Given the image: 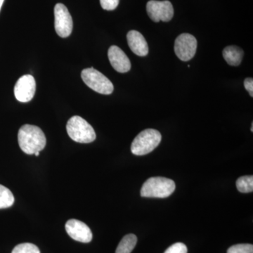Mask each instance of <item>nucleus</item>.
Listing matches in <instances>:
<instances>
[{
  "label": "nucleus",
  "mask_w": 253,
  "mask_h": 253,
  "mask_svg": "<svg viewBox=\"0 0 253 253\" xmlns=\"http://www.w3.org/2000/svg\"><path fill=\"white\" fill-rule=\"evenodd\" d=\"M137 243V238L134 234H128L123 238L118 245L116 253H131Z\"/></svg>",
  "instance_id": "4468645a"
},
{
  "label": "nucleus",
  "mask_w": 253,
  "mask_h": 253,
  "mask_svg": "<svg viewBox=\"0 0 253 253\" xmlns=\"http://www.w3.org/2000/svg\"><path fill=\"white\" fill-rule=\"evenodd\" d=\"M244 86L249 91L250 96L253 97V80L252 78H247L244 81Z\"/></svg>",
  "instance_id": "412c9836"
},
{
  "label": "nucleus",
  "mask_w": 253,
  "mask_h": 253,
  "mask_svg": "<svg viewBox=\"0 0 253 253\" xmlns=\"http://www.w3.org/2000/svg\"><path fill=\"white\" fill-rule=\"evenodd\" d=\"M188 250L186 245L182 243H176L168 248L164 253H187Z\"/></svg>",
  "instance_id": "6ab92c4d"
},
{
  "label": "nucleus",
  "mask_w": 253,
  "mask_h": 253,
  "mask_svg": "<svg viewBox=\"0 0 253 253\" xmlns=\"http://www.w3.org/2000/svg\"><path fill=\"white\" fill-rule=\"evenodd\" d=\"M146 11L149 18L154 22H168L174 16V9L169 1L151 0L146 5Z\"/></svg>",
  "instance_id": "423d86ee"
},
{
  "label": "nucleus",
  "mask_w": 253,
  "mask_h": 253,
  "mask_svg": "<svg viewBox=\"0 0 253 253\" xmlns=\"http://www.w3.org/2000/svg\"><path fill=\"white\" fill-rule=\"evenodd\" d=\"M66 129L70 137L76 142L88 144L96 139V133L92 126L80 116L70 118Z\"/></svg>",
  "instance_id": "7ed1b4c3"
},
{
  "label": "nucleus",
  "mask_w": 253,
  "mask_h": 253,
  "mask_svg": "<svg viewBox=\"0 0 253 253\" xmlns=\"http://www.w3.org/2000/svg\"><path fill=\"white\" fill-rule=\"evenodd\" d=\"M35 155H36V156H38L40 155V152H36Z\"/></svg>",
  "instance_id": "5701e85b"
},
{
  "label": "nucleus",
  "mask_w": 253,
  "mask_h": 253,
  "mask_svg": "<svg viewBox=\"0 0 253 253\" xmlns=\"http://www.w3.org/2000/svg\"><path fill=\"white\" fill-rule=\"evenodd\" d=\"M128 45L132 52L139 56H146L149 54V46L144 37L139 32L130 31L126 35Z\"/></svg>",
  "instance_id": "f8f14e48"
},
{
  "label": "nucleus",
  "mask_w": 253,
  "mask_h": 253,
  "mask_svg": "<svg viewBox=\"0 0 253 253\" xmlns=\"http://www.w3.org/2000/svg\"><path fill=\"white\" fill-rule=\"evenodd\" d=\"M81 77L86 85L101 94H112L114 86L109 78L94 68H85L82 71Z\"/></svg>",
  "instance_id": "39448f33"
},
{
  "label": "nucleus",
  "mask_w": 253,
  "mask_h": 253,
  "mask_svg": "<svg viewBox=\"0 0 253 253\" xmlns=\"http://www.w3.org/2000/svg\"><path fill=\"white\" fill-rule=\"evenodd\" d=\"M66 231L69 236L78 242L89 243L92 240V233L89 226L78 219H70L66 224Z\"/></svg>",
  "instance_id": "9d476101"
},
{
  "label": "nucleus",
  "mask_w": 253,
  "mask_h": 253,
  "mask_svg": "<svg viewBox=\"0 0 253 253\" xmlns=\"http://www.w3.org/2000/svg\"><path fill=\"white\" fill-rule=\"evenodd\" d=\"M54 26L56 33L61 38L71 36L73 31V19L69 11L64 4H56L54 7Z\"/></svg>",
  "instance_id": "0eeeda50"
},
{
  "label": "nucleus",
  "mask_w": 253,
  "mask_h": 253,
  "mask_svg": "<svg viewBox=\"0 0 253 253\" xmlns=\"http://www.w3.org/2000/svg\"><path fill=\"white\" fill-rule=\"evenodd\" d=\"M196 38L189 33H182L176 38L174 51L176 56L183 61H188L194 57L197 49Z\"/></svg>",
  "instance_id": "6e6552de"
},
{
  "label": "nucleus",
  "mask_w": 253,
  "mask_h": 253,
  "mask_svg": "<svg viewBox=\"0 0 253 253\" xmlns=\"http://www.w3.org/2000/svg\"><path fill=\"white\" fill-rule=\"evenodd\" d=\"M227 253H253V246L249 244L234 245L227 250Z\"/></svg>",
  "instance_id": "a211bd4d"
},
{
  "label": "nucleus",
  "mask_w": 253,
  "mask_h": 253,
  "mask_svg": "<svg viewBox=\"0 0 253 253\" xmlns=\"http://www.w3.org/2000/svg\"><path fill=\"white\" fill-rule=\"evenodd\" d=\"M120 0H100L101 7L107 11L116 9L119 4Z\"/></svg>",
  "instance_id": "aec40b11"
},
{
  "label": "nucleus",
  "mask_w": 253,
  "mask_h": 253,
  "mask_svg": "<svg viewBox=\"0 0 253 253\" xmlns=\"http://www.w3.org/2000/svg\"><path fill=\"white\" fill-rule=\"evenodd\" d=\"M4 0H0V9H1V6H2L3 2H4Z\"/></svg>",
  "instance_id": "4be33fe9"
},
{
  "label": "nucleus",
  "mask_w": 253,
  "mask_h": 253,
  "mask_svg": "<svg viewBox=\"0 0 253 253\" xmlns=\"http://www.w3.org/2000/svg\"><path fill=\"white\" fill-rule=\"evenodd\" d=\"M175 188V183L172 179L156 176L149 178L145 181L141 187L140 194L145 198L164 199L172 195Z\"/></svg>",
  "instance_id": "f03ea898"
},
{
  "label": "nucleus",
  "mask_w": 253,
  "mask_h": 253,
  "mask_svg": "<svg viewBox=\"0 0 253 253\" xmlns=\"http://www.w3.org/2000/svg\"><path fill=\"white\" fill-rule=\"evenodd\" d=\"M236 187L240 192L247 194L253 191V176H241L236 181Z\"/></svg>",
  "instance_id": "dca6fc26"
},
{
  "label": "nucleus",
  "mask_w": 253,
  "mask_h": 253,
  "mask_svg": "<svg viewBox=\"0 0 253 253\" xmlns=\"http://www.w3.org/2000/svg\"><path fill=\"white\" fill-rule=\"evenodd\" d=\"M11 253H41V251L36 245L25 243L16 246Z\"/></svg>",
  "instance_id": "f3484780"
},
{
  "label": "nucleus",
  "mask_w": 253,
  "mask_h": 253,
  "mask_svg": "<svg viewBox=\"0 0 253 253\" xmlns=\"http://www.w3.org/2000/svg\"><path fill=\"white\" fill-rule=\"evenodd\" d=\"M36 91V83L31 75H25L18 80L14 86V95L20 102H28L33 99Z\"/></svg>",
  "instance_id": "1a4fd4ad"
},
{
  "label": "nucleus",
  "mask_w": 253,
  "mask_h": 253,
  "mask_svg": "<svg viewBox=\"0 0 253 253\" xmlns=\"http://www.w3.org/2000/svg\"><path fill=\"white\" fill-rule=\"evenodd\" d=\"M222 54L228 64L231 66H238L242 61L244 52L239 46H228L223 50Z\"/></svg>",
  "instance_id": "ddd939ff"
},
{
  "label": "nucleus",
  "mask_w": 253,
  "mask_h": 253,
  "mask_svg": "<svg viewBox=\"0 0 253 253\" xmlns=\"http://www.w3.org/2000/svg\"><path fill=\"white\" fill-rule=\"evenodd\" d=\"M251 131H253V123H252V126H251Z\"/></svg>",
  "instance_id": "b1692460"
},
{
  "label": "nucleus",
  "mask_w": 253,
  "mask_h": 253,
  "mask_svg": "<svg viewBox=\"0 0 253 253\" xmlns=\"http://www.w3.org/2000/svg\"><path fill=\"white\" fill-rule=\"evenodd\" d=\"M14 197L8 188L0 184V209L8 208L13 206Z\"/></svg>",
  "instance_id": "2eb2a0df"
},
{
  "label": "nucleus",
  "mask_w": 253,
  "mask_h": 253,
  "mask_svg": "<svg viewBox=\"0 0 253 253\" xmlns=\"http://www.w3.org/2000/svg\"><path fill=\"white\" fill-rule=\"evenodd\" d=\"M18 144L25 154H35L41 152L46 146V139L44 132L39 126L24 125L18 133Z\"/></svg>",
  "instance_id": "f257e3e1"
},
{
  "label": "nucleus",
  "mask_w": 253,
  "mask_h": 253,
  "mask_svg": "<svg viewBox=\"0 0 253 253\" xmlns=\"http://www.w3.org/2000/svg\"><path fill=\"white\" fill-rule=\"evenodd\" d=\"M108 56L113 68L118 73H125L131 69V62L126 53L117 46H111Z\"/></svg>",
  "instance_id": "9b49d317"
},
{
  "label": "nucleus",
  "mask_w": 253,
  "mask_h": 253,
  "mask_svg": "<svg viewBox=\"0 0 253 253\" xmlns=\"http://www.w3.org/2000/svg\"><path fill=\"white\" fill-rule=\"evenodd\" d=\"M162 136L154 129H146L141 131L131 145V151L136 156H144L152 152L160 144Z\"/></svg>",
  "instance_id": "20e7f679"
}]
</instances>
